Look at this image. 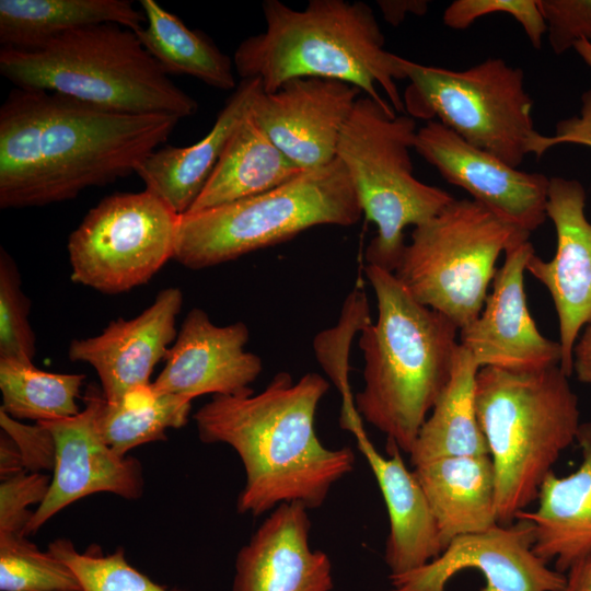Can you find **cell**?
I'll return each mask as SVG.
<instances>
[{
  "label": "cell",
  "mask_w": 591,
  "mask_h": 591,
  "mask_svg": "<svg viewBox=\"0 0 591 591\" xmlns=\"http://www.w3.org/2000/svg\"><path fill=\"white\" fill-rule=\"evenodd\" d=\"M179 120L15 88L0 107V208L73 199L89 187L136 173Z\"/></svg>",
  "instance_id": "6da1fadb"
},
{
  "label": "cell",
  "mask_w": 591,
  "mask_h": 591,
  "mask_svg": "<svg viewBox=\"0 0 591 591\" xmlns=\"http://www.w3.org/2000/svg\"><path fill=\"white\" fill-rule=\"evenodd\" d=\"M328 387L318 373L293 382L279 372L258 394L213 395L195 413L199 439L230 445L243 463L239 513L258 517L290 502L320 508L352 472V449H329L315 432V413Z\"/></svg>",
  "instance_id": "7a4b0ae2"
},
{
  "label": "cell",
  "mask_w": 591,
  "mask_h": 591,
  "mask_svg": "<svg viewBox=\"0 0 591 591\" xmlns=\"http://www.w3.org/2000/svg\"><path fill=\"white\" fill-rule=\"evenodd\" d=\"M378 318L361 328L363 389L357 413L409 454L428 414L448 386L459 348V327L417 302L393 273L364 267Z\"/></svg>",
  "instance_id": "3957f363"
},
{
  "label": "cell",
  "mask_w": 591,
  "mask_h": 591,
  "mask_svg": "<svg viewBox=\"0 0 591 591\" xmlns=\"http://www.w3.org/2000/svg\"><path fill=\"white\" fill-rule=\"evenodd\" d=\"M264 32L241 42L233 66L242 79H259L271 93L296 78H321L357 86L395 112H404L396 80L405 79L399 57L371 9L361 1L311 0L296 10L279 0L263 2Z\"/></svg>",
  "instance_id": "277c9868"
},
{
  "label": "cell",
  "mask_w": 591,
  "mask_h": 591,
  "mask_svg": "<svg viewBox=\"0 0 591 591\" xmlns=\"http://www.w3.org/2000/svg\"><path fill=\"white\" fill-rule=\"evenodd\" d=\"M560 366L529 371L483 367L475 412L496 474L498 523L511 524L537 500L540 487L581 425L579 401Z\"/></svg>",
  "instance_id": "5b68a950"
},
{
  "label": "cell",
  "mask_w": 591,
  "mask_h": 591,
  "mask_svg": "<svg viewBox=\"0 0 591 591\" xmlns=\"http://www.w3.org/2000/svg\"><path fill=\"white\" fill-rule=\"evenodd\" d=\"M0 73L15 88L66 95L112 112L170 115L198 111L144 49L136 33L100 24L30 48L0 49Z\"/></svg>",
  "instance_id": "8992f818"
},
{
  "label": "cell",
  "mask_w": 591,
  "mask_h": 591,
  "mask_svg": "<svg viewBox=\"0 0 591 591\" xmlns=\"http://www.w3.org/2000/svg\"><path fill=\"white\" fill-rule=\"evenodd\" d=\"M361 216L351 178L336 158L265 193L179 216L173 259L188 269L209 268L316 225H354Z\"/></svg>",
  "instance_id": "52a82bcc"
},
{
  "label": "cell",
  "mask_w": 591,
  "mask_h": 591,
  "mask_svg": "<svg viewBox=\"0 0 591 591\" xmlns=\"http://www.w3.org/2000/svg\"><path fill=\"white\" fill-rule=\"evenodd\" d=\"M416 121L396 115L390 104L358 97L336 150L345 165L366 219L376 235L364 251L367 265L394 273L406 243L404 229L418 227L455 198L447 190L414 176L410 149Z\"/></svg>",
  "instance_id": "ba28073f"
},
{
  "label": "cell",
  "mask_w": 591,
  "mask_h": 591,
  "mask_svg": "<svg viewBox=\"0 0 591 591\" xmlns=\"http://www.w3.org/2000/svg\"><path fill=\"white\" fill-rule=\"evenodd\" d=\"M399 63L408 80L404 108L414 119L437 120L513 167L526 155L541 158L553 148L551 136L534 127L533 101L521 68L498 57L464 70L421 65L404 57Z\"/></svg>",
  "instance_id": "9c48e42d"
},
{
  "label": "cell",
  "mask_w": 591,
  "mask_h": 591,
  "mask_svg": "<svg viewBox=\"0 0 591 591\" xmlns=\"http://www.w3.org/2000/svg\"><path fill=\"white\" fill-rule=\"evenodd\" d=\"M529 236L477 201L454 199L415 227L393 274L417 302L461 329L480 314L499 255Z\"/></svg>",
  "instance_id": "30bf717a"
},
{
  "label": "cell",
  "mask_w": 591,
  "mask_h": 591,
  "mask_svg": "<svg viewBox=\"0 0 591 591\" xmlns=\"http://www.w3.org/2000/svg\"><path fill=\"white\" fill-rule=\"evenodd\" d=\"M178 220L147 189L105 197L68 239L71 280L106 294L147 283L174 257Z\"/></svg>",
  "instance_id": "8fae6325"
},
{
  "label": "cell",
  "mask_w": 591,
  "mask_h": 591,
  "mask_svg": "<svg viewBox=\"0 0 591 591\" xmlns=\"http://www.w3.org/2000/svg\"><path fill=\"white\" fill-rule=\"evenodd\" d=\"M533 524L518 518L452 540L443 552L389 591H561L566 576L533 551Z\"/></svg>",
  "instance_id": "7c38bea8"
},
{
  "label": "cell",
  "mask_w": 591,
  "mask_h": 591,
  "mask_svg": "<svg viewBox=\"0 0 591 591\" xmlns=\"http://www.w3.org/2000/svg\"><path fill=\"white\" fill-rule=\"evenodd\" d=\"M414 149L507 223L531 234L545 222L549 178L544 174L518 170L437 120L417 129Z\"/></svg>",
  "instance_id": "4fadbf2b"
},
{
  "label": "cell",
  "mask_w": 591,
  "mask_h": 591,
  "mask_svg": "<svg viewBox=\"0 0 591 591\" xmlns=\"http://www.w3.org/2000/svg\"><path fill=\"white\" fill-rule=\"evenodd\" d=\"M84 401V409L74 416L38 422L51 434L55 463L47 495L33 511L25 535L34 534L56 513L92 494L111 493L128 500L142 496L139 461L119 455L105 442L89 389Z\"/></svg>",
  "instance_id": "5bb4252c"
},
{
  "label": "cell",
  "mask_w": 591,
  "mask_h": 591,
  "mask_svg": "<svg viewBox=\"0 0 591 591\" xmlns=\"http://www.w3.org/2000/svg\"><path fill=\"white\" fill-rule=\"evenodd\" d=\"M360 90L321 78H296L256 97L251 114L279 150L300 170L336 159L337 143Z\"/></svg>",
  "instance_id": "9a60e30c"
},
{
  "label": "cell",
  "mask_w": 591,
  "mask_h": 591,
  "mask_svg": "<svg viewBox=\"0 0 591 591\" xmlns=\"http://www.w3.org/2000/svg\"><path fill=\"white\" fill-rule=\"evenodd\" d=\"M586 189L577 179L551 177L546 216L553 221L557 245L554 257L533 254L525 267L548 290L558 317L560 368L572 373V349L591 322V222L584 213Z\"/></svg>",
  "instance_id": "2e32d148"
},
{
  "label": "cell",
  "mask_w": 591,
  "mask_h": 591,
  "mask_svg": "<svg viewBox=\"0 0 591 591\" xmlns=\"http://www.w3.org/2000/svg\"><path fill=\"white\" fill-rule=\"evenodd\" d=\"M505 254L491 293L478 317L460 329L459 343L479 369L529 371L560 366L559 343L540 333L526 303L524 270L534 247L528 240Z\"/></svg>",
  "instance_id": "e0dca14e"
},
{
  "label": "cell",
  "mask_w": 591,
  "mask_h": 591,
  "mask_svg": "<svg viewBox=\"0 0 591 591\" xmlns=\"http://www.w3.org/2000/svg\"><path fill=\"white\" fill-rule=\"evenodd\" d=\"M245 323L219 326L194 308L185 316L167 351L163 370L151 383L163 393L193 401L205 394L247 395L263 370L259 356L246 351Z\"/></svg>",
  "instance_id": "ac0fdd59"
},
{
  "label": "cell",
  "mask_w": 591,
  "mask_h": 591,
  "mask_svg": "<svg viewBox=\"0 0 591 591\" xmlns=\"http://www.w3.org/2000/svg\"><path fill=\"white\" fill-rule=\"evenodd\" d=\"M182 306V290L165 288L139 315L118 317L100 335L73 339L68 357L90 364L105 399L117 403L134 389L151 383L154 367L165 359L177 336L176 318Z\"/></svg>",
  "instance_id": "d6986e66"
},
{
  "label": "cell",
  "mask_w": 591,
  "mask_h": 591,
  "mask_svg": "<svg viewBox=\"0 0 591 591\" xmlns=\"http://www.w3.org/2000/svg\"><path fill=\"white\" fill-rule=\"evenodd\" d=\"M308 508L281 503L239 551L232 591H331L329 557L312 549Z\"/></svg>",
  "instance_id": "ffe728a7"
},
{
  "label": "cell",
  "mask_w": 591,
  "mask_h": 591,
  "mask_svg": "<svg viewBox=\"0 0 591 591\" xmlns=\"http://www.w3.org/2000/svg\"><path fill=\"white\" fill-rule=\"evenodd\" d=\"M357 440V447L366 457L383 496L390 521L384 560L390 579L418 569L443 552L433 514L415 477L408 471L401 450L387 441L389 457L373 447L362 422L351 424L348 429Z\"/></svg>",
  "instance_id": "44dd1931"
},
{
  "label": "cell",
  "mask_w": 591,
  "mask_h": 591,
  "mask_svg": "<svg viewBox=\"0 0 591 591\" xmlns=\"http://www.w3.org/2000/svg\"><path fill=\"white\" fill-rule=\"evenodd\" d=\"M263 91L259 79H242L202 139L187 147L164 146L151 152L136 170L144 189L175 213H187L205 188L233 131Z\"/></svg>",
  "instance_id": "7402d4cb"
},
{
  "label": "cell",
  "mask_w": 591,
  "mask_h": 591,
  "mask_svg": "<svg viewBox=\"0 0 591 591\" xmlns=\"http://www.w3.org/2000/svg\"><path fill=\"white\" fill-rule=\"evenodd\" d=\"M576 441L582 455L579 467L564 477L551 472L540 487L536 509L517 515L533 524L535 554L561 573L591 554V421L581 422Z\"/></svg>",
  "instance_id": "603a6c76"
},
{
  "label": "cell",
  "mask_w": 591,
  "mask_h": 591,
  "mask_svg": "<svg viewBox=\"0 0 591 591\" xmlns=\"http://www.w3.org/2000/svg\"><path fill=\"white\" fill-rule=\"evenodd\" d=\"M443 548L457 536L499 524L496 474L489 454L451 455L415 466Z\"/></svg>",
  "instance_id": "cb8c5ba5"
},
{
  "label": "cell",
  "mask_w": 591,
  "mask_h": 591,
  "mask_svg": "<svg viewBox=\"0 0 591 591\" xmlns=\"http://www.w3.org/2000/svg\"><path fill=\"white\" fill-rule=\"evenodd\" d=\"M302 172L271 141L250 112L233 131L205 188L188 212L265 193Z\"/></svg>",
  "instance_id": "d4e9b609"
},
{
  "label": "cell",
  "mask_w": 591,
  "mask_h": 591,
  "mask_svg": "<svg viewBox=\"0 0 591 591\" xmlns=\"http://www.w3.org/2000/svg\"><path fill=\"white\" fill-rule=\"evenodd\" d=\"M100 24L136 32L146 24V15L128 0H0L2 47H35Z\"/></svg>",
  "instance_id": "484cf974"
},
{
  "label": "cell",
  "mask_w": 591,
  "mask_h": 591,
  "mask_svg": "<svg viewBox=\"0 0 591 591\" xmlns=\"http://www.w3.org/2000/svg\"><path fill=\"white\" fill-rule=\"evenodd\" d=\"M478 370L470 352L459 345L451 380L409 453L414 467L443 456L489 454L475 412Z\"/></svg>",
  "instance_id": "4316f807"
},
{
  "label": "cell",
  "mask_w": 591,
  "mask_h": 591,
  "mask_svg": "<svg viewBox=\"0 0 591 591\" xmlns=\"http://www.w3.org/2000/svg\"><path fill=\"white\" fill-rule=\"evenodd\" d=\"M146 24L135 33L166 74H185L219 89H235L233 61L204 33L188 28L155 0H141Z\"/></svg>",
  "instance_id": "83f0119b"
},
{
  "label": "cell",
  "mask_w": 591,
  "mask_h": 591,
  "mask_svg": "<svg viewBox=\"0 0 591 591\" xmlns=\"http://www.w3.org/2000/svg\"><path fill=\"white\" fill-rule=\"evenodd\" d=\"M151 383L134 389L117 403L107 402L95 385L88 386L95 403L97 428L119 455L165 439L167 429L182 428L188 420L192 401L159 392Z\"/></svg>",
  "instance_id": "f1b7e54d"
},
{
  "label": "cell",
  "mask_w": 591,
  "mask_h": 591,
  "mask_svg": "<svg viewBox=\"0 0 591 591\" xmlns=\"http://www.w3.org/2000/svg\"><path fill=\"white\" fill-rule=\"evenodd\" d=\"M85 375L43 371L33 362L0 358V410L10 417L36 422L77 415Z\"/></svg>",
  "instance_id": "f546056e"
},
{
  "label": "cell",
  "mask_w": 591,
  "mask_h": 591,
  "mask_svg": "<svg viewBox=\"0 0 591 591\" xmlns=\"http://www.w3.org/2000/svg\"><path fill=\"white\" fill-rule=\"evenodd\" d=\"M1 591H81L74 572L24 534H0Z\"/></svg>",
  "instance_id": "4dcf8cb0"
},
{
  "label": "cell",
  "mask_w": 591,
  "mask_h": 591,
  "mask_svg": "<svg viewBox=\"0 0 591 591\" xmlns=\"http://www.w3.org/2000/svg\"><path fill=\"white\" fill-rule=\"evenodd\" d=\"M47 551L69 566L81 591H184L152 581L129 564L120 547L107 555L96 545L79 552L69 540L57 538Z\"/></svg>",
  "instance_id": "1f68e13d"
},
{
  "label": "cell",
  "mask_w": 591,
  "mask_h": 591,
  "mask_svg": "<svg viewBox=\"0 0 591 591\" xmlns=\"http://www.w3.org/2000/svg\"><path fill=\"white\" fill-rule=\"evenodd\" d=\"M11 255L0 250V358L33 362L36 338L28 321L31 301Z\"/></svg>",
  "instance_id": "d6a6232c"
},
{
  "label": "cell",
  "mask_w": 591,
  "mask_h": 591,
  "mask_svg": "<svg viewBox=\"0 0 591 591\" xmlns=\"http://www.w3.org/2000/svg\"><path fill=\"white\" fill-rule=\"evenodd\" d=\"M502 12L523 28L531 45L540 49L547 32L537 0H455L443 12V23L453 30H465L477 19Z\"/></svg>",
  "instance_id": "836d02e7"
},
{
  "label": "cell",
  "mask_w": 591,
  "mask_h": 591,
  "mask_svg": "<svg viewBox=\"0 0 591 591\" xmlns=\"http://www.w3.org/2000/svg\"><path fill=\"white\" fill-rule=\"evenodd\" d=\"M51 478L42 472H22L1 480L0 534H24L33 515L27 507L39 505Z\"/></svg>",
  "instance_id": "e575fe53"
},
{
  "label": "cell",
  "mask_w": 591,
  "mask_h": 591,
  "mask_svg": "<svg viewBox=\"0 0 591 591\" xmlns=\"http://www.w3.org/2000/svg\"><path fill=\"white\" fill-rule=\"evenodd\" d=\"M547 26V38L556 55L579 40L591 43V0H537Z\"/></svg>",
  "instance_id": "d590c367"
},
{
  "label": "cell",
  "mask_w": 591,
  "mask_h": 591,
  "mask_svg": "<svg viewBox=\"0 0 591 591\" xmlns=\"http://www.w3.org/2000/svg\"><path fill=\"white\" fill-rule=\"evenodd\" d=\"M0 426L19 447L25 470L40 472L54 468L55 444L49 431L40 424H22L0 410Z\"/></svg>",
  "instance_id": "8d00e7d4"
},
{
  "label": "cell",
  "mask_w": 591,
  "mask_h": 591,
  "mask_svg": "<svg viewBox=\"0 0 591 591\" xmlns=\"http://www.w3.org/2000/svg\"><path fill=\"white\" fill-rule=\"evenodd\" d=\"M554 139L556 144L572 143L591 148V90L582 95L580 116L560 121Z\"/></svg>",
  "instance_id": "74e56055"
},
{
  "label": "cell",
  "mask_w": 591,
  "mask_h": 591,
  "mask_svg": "<svg viewBox=\"0 0 591 591\" xmlns=\"http://www.w3.org/2000/svg\"><path fill=\"white\" fill-rule=\"evenodd\" d=\"M572 372L581 383L591 386V322L582 328L573 346Z\"/></svg>",
  "instance_id": "f35d334b"
},
{
  "label": "cell",
  "mask_w": 591,
  "mask_h": 591,
  "mask_svg": "<svg viewBox=\"0 0 591 591\" xmlns=\"http://www.w3.org/2000/svg\"><path fill=\"white\" fill-rule=\"evenodd\" d=\"M384 19L391 25H398L408 13L424 15L428 10L425 0H380L376 2Z\"/></svg>",
  "instance_id": "ab89813d"
},
{
  "label": "cell",
  "mask_w": 591,
  "mask_h": 591,
  "mask_svg": "<svg viewBox=\"0 0 591 591\" xmlns=\"http://www.w3.org/2000/svg\"><path fill=\"white\" fill-rule=\"evenodd\" d=\"M25 472L22 454L14 440L4 431L0 437V476L1 480Z\"/></svg>",
  "instance_id": "60d3db41"
},
{
  "label": "cell",
  "mask_w": 591,
  "mask_h": 591,
  "mask_svg": "<svg viewBox=\"0 0 591 591\" xmlns=\"http://www.w3.org/2000/svg\"><path fill=\"white\" fill-rule=\"evenodd\" d=\"M565 576L561 591H591V554L573 565Z\"/></svg>",
  "instance_id": "b9f144b4"
},
{
  "label": "cell",
  "mask_w": 591,
  "mask_h": 591,
  "mask_svg": "<svg viewBox=\"0 0 591 591\" xmlns=\"http://www.w3.org/2000/svg\"><path fill=\"white\" fill-rule=\"evenodd\" d=\"M573 48L579 54L581 59L591 68V43L587 40H579L575 44Z\"/></svg>",
  "instance_id": "7bdbcfd3"
}]
</instances>
